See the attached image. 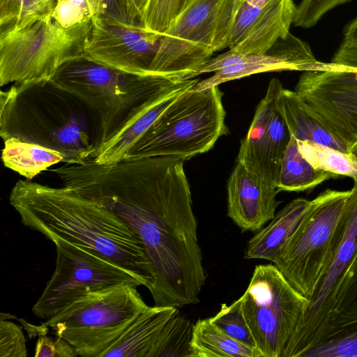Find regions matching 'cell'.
<instances>
[{
    "instance_id": "1",
    "label": "cell",
    "mask_w": 357,
    "mask_h": 357,
    "mask_svg": "<svg viewBox=\"0 0 357 357\" xmlns=\"http://www.w3.org/2000/svg\"><path fill=\"white\" fill-rule=\"evenodd\" d=\"M184 161L157 156L102 165L89 160L54 169L63 186L107 208L140 238L156 306L199 303L207 276Z\"/></svg>"
},
{
    "instance_id": "2",
    "label": "cell",
    "mask_w": 357,
    "mask_h": 357,
    "mask_svg": "<svg viewBox=\"0 0 357 357\" xmlns=\"http://www.w3.org/2000/svg\"><path fill=\"white\" fill-rule=\"evenodd\" d=\"M9 201L25 227L54 243L66 241L108 258L151 290L153 280L142 240L107 208L64 186L29 180L16 183Z\"/></svg>"
},
{
    "instance_id": "3",
    "label": "cell",
    "mask_w": 357,
    "mask_h": 357,
    "mask_svg": "<svg viewBox=\"0 0 357 357\" xmlns=\"http://www.w3.org/2000/svg\"><path fill=\"white\" fill-rule=\"evenodd\" d=\"M182 92L140 137L124 160L174 156L184 160L206 153L229 133L219 86Z\"/></svg>"
},
{
    "instance_id": "4",
    "label": "cell",
    "mask_w": 357,
    "mask_h": 357,
    "mask_svg": "<svg viewBox=\"0 0 357 357\" xmlns=\"http://www.w3.org/2000/svg\"><path fill=\"white\" fill-rule=\"evenodd\" d=\"M92 20L64 28L52 16L22 29L0 31V86L18 93L49 84L70 60L85 54Z\"/></svg>"
},
{
    "instance_id": "5",
    "label": "cell",
    "mask_w": 357,
    "mask_h": 357,
    "mask_svg": "<svg viewBox=\"0 0 357 357\" xmlns=\"http://www.w3.org/2000/svg\"><path fill=\"white\" fill-rule=\"evenodd\" d=\"M183 81L130 74L83 54L63 64L49 84L97 111L102 130L100 144L118 129L134 107Z\"/></svg>"
},
{
    "instance_id": "6",
    "label": "cell",
    "mask_w": 357,
    "mask_h": 357,
    "mask_svg": "<svg viewBox=\"0 0 357 357\" xmlns=\"http://www.w3.org/2000/svg\"><path fill=\"white\" fill-rule=\"evenodd\" d=\"M237 0H191L162 38L151 73L176 80L198 76L215 52L228 47Z\"/></svg>"
},
{
    "instance_id": "7",
    "label": "cell",
    "mask_w": 357,
    "mask_h": 357,
    "mask_svg": "<svg viewBox=\"0 0 357 357\" xmlns=\"http://www.w3.org/2000/svg\"><path fill=\"white\" fill-rule=\"evenodd\" d=\"M137 287L121 283L84 294L44 323L79 356L101 357L149 306Z\"/></svg>"
},
{
    "instance_id": "8",
    "label": "cell",
    "mask_w": 357,
    "mask_h": 357,
    "mask_svg": "<svg viewBox=\"0 0 357 357\" xmlns=\"http://www.w3.org/2000/svg\"><path fill=\"white\" fill-rule=\"evenodd\" d=\"M350 193L326 189L311 200L296 230L273 261L307 300L326 273L340 239Z\"/></svg>"
},
{
    "instance_id": "9",
    "label": "cell",
    "mask_w": 357,
    "mask_h": 357,
    "mask_svg": "<svg viewBox=\"0 0 357 357\" xmlns=\"http://www.w3.org/2000/svg\"><path fill=\"white\" fill-rule=\"evenodd\" d=\"M260 357H282L307 303L274 264L255 266L240 297Z\"/></svg>"
},
{
    "instance_id": "10",
    "label": "cell",
    "mask_w": 357,
    "mask_h": 357,
    "mask_svg": "<svg viewBox=\"0 0 357 357\" xmlns=\"http://www.w3.org/2000/svg\"><path fill=\"white\" fill-rule=\"evenodd\" d=\"M54 245V271L32 307L40 319H50L69 303L93 291L121 283L142 286L130 272L93 250L63 241Z\"/></svg>"
},
{
    "instance_id": "11",
    "label": "cell",
    "mask_w": 357,
    "mask_h": 357,
    "mask_svg": "<svg viewBox=\"0 0 357 357\" xmlns=\"http://www.w3.org/2000/svg\"><path fill=\"white\" fill-rule=\"evenodd\" d=\"M344 208V223L331 263L286 347L282 357H301L319 341L337 314L338 294L345 285L357 259V181Z\"/></svg>"
},
{
    "instance_id": "12",
    "label": "cell",
    "mask_w": 357,
    "mask_h": 357,
    "mask_svg": "<svg viewBox=\"0 0 357 357\" xmlns=\"http://www.w3.org/2000/svg\"><path fill=\"white\" fill-rule=\"evenodd\" d=\"M312 114L347 148L357 146V68L305 71L296 85Z\"/></svg>"
},
{
    "instance_id": "13",
    "label": "cell",
    "mask_w": 357,
    "mask_h": 357,
    "mask_svg": "<svg viewBox=\"0 0 357 357\" xmlns=\"http://www.w3.org/2000/svg\"><path fill=\"white\" fill-rule=\"evenodd\" d=\"M340 64L318 61L305 41L290 32L263 53L240 54L229 50L211 58L198 72L214 74L199 81L195 89L206 90L255 74L287 70L314 71L335 69Z\"/></svg>"
},
{
    "instance_id": "14",
    "label": "cell",
    "mask_w": 357,
    "mask_h": 357,
    "mask_svg": "<svg viewBox=\"0 0 357 357\" xmlns=\"http://www.w3.org/2000/svg\"><path fill=\"white\" fill-rule=\"evenodd\" d=\"M162 34L99 15L92 19L84 53L92 59L130 74L149 76ZM155 76V75H154Z\"/></svg>"
},
{
    "instance_id": "15",
    "label": "cell",
    "mask_w": 357,
    "mask_h": 357,
    "mask_svg": "<svg viewBox=\"0 0 357 357\" xmlns=\"http://www.w3.org/2000/svg\"><path fill=\"white\" fill-rule=\"evenodd\" d=\"M296 8L293 0H270L266 3L238 1L229 50L240 54L265 52L288 35Z\"/></svg>"
},
{
    "instance_id": "16",
    "label": "cell",
    "mask_w": 357,
    "mask_h": 357,
    "mask_svg": "<svg viewBox=\"0 0 357 357\" xmlns=\"http://www.w3.org/2000/svg\"><path fill=\"white\" fill-rule=\"evenodd\" d=\"M197 78L165 89L137 105L118 129L105 142L93 146L89 160L102 165L124 160L140 137L162 112L186 89L195 86Z\"/></svg>"
},
{
    "instance_id": "17",
    "label": "cell",
    "mask_w": 357,
    "mask_h": 357,
    "mask_svg": "<svg viewBox=\"0 0 357 357\" xmlns=\"http://www.w3.org/2000/svg\"><path fill=\"white\" fill-rule=\"evenodd\" d=\"M279 192L276 185L237 162L227 182V215L242 231H258L274 218Z\"/></svg>"
},
{
    "instance_id": "18",
    "label": "cell",
    "mask_w": 357,
    "mask_h": 357,
    "mask_svg": "<svg viewBox=\"0 0 357 357\" xmlns=\"http://www.w3.org/2000/svg\"><path fill=\"white\" fill-rule=\"evenodd\" d=\"M178 312L173 306H148L101 357H160L167 324Z\"/></svg>"
},
{
    "instance_id": "19",
    "label": "cell",
    "mask_w": 357,
    "mask_h": 357,
    "mask_svg": "<svg viewBox=\"0 0 357 357\" xmlns=\"http://www.w3.org/2000/svg\"><path fill=\"white\" fill-rule=\"evenodd\" d=\"M274 107L284 121L290 135L297 140L311 141L350 153L312 114L307 103L295 91L282 87L275 99Z\"/></svg>"
},
{
    "instance_id": "20",
    "label": "cell",
    "mask_w": 357,
    "mask_h": 357,
    "mask_svg": "<svg viewBox=\"0 0 357 357\" xmlns=\"http://www.w3.org/2000/svg\"><path fill=\"white\" fill-rule=\"evenodd\" d=\"M311 201L297 198L281 209L268 225L248 243L245 258L273 262L275 256L296 230L310 206Z\"/></svg>"
},
{
    "instance_id": "21",
    "label": "cell",
    "mask_w": 357,
    "mask_h": 357,
    "mask_svg": "<svg viewBox=\"0 0 357 357\" xmlns=\"http://www.w3.org/2000/svg\"><path fill=\"white\" fill-rule=\"evenodd\" d=\"M282 85L277 78L268 84L264 98L258 105L250 127L242 139L237 162L265 179L264 152L268 121L274 108V101Z\"/></svg>"
},
{
    "instance_id": "22",
    "label": "cell",
    "mask_w": 357,
    "mask_h": 357,
    "mask_svg": "<svg viewBox=\"0 0 357 357\" xmlns=\"http://www.w3.org/2000/svg\"><path fill=\"white\" fill-rule=\"evenodd\" d=\"M61 151L20 137L4 139L2 160L5 167L31 180L49 167L64 162Z\"/></svg>"
},
{
    "instance_id": "23",
    "label": "cell",
    "mask_w": 357,
    "mask_h": 357,
    "mask_svg": "<svg viewBox=\"0 0 357 357\" xmlns=\"http://www.w3.org/2000/svg\"><path fill=\"white\" fill-rule=\"evenodd\" d=\"M339 176L316 169L301 154L297 139L291 135L282 160L278 189L280 191L302 192Z\"/></svg>"
},
{
    "instance_id": "24",
    "label": "cell",
    "mask_w": 357,
    "mask_h": 357,
    "mask_svg": "<svg viewBox=\"0 0 357 357\" xmlns=\"http://www.w3.org/2000/svg\"><path fill=\"white\" fill-rule=\"evenodd\" d=\"M301 357H357V314L337 313Z\"/></svg>"
},
{
    "instance_id": "25",
    "label": "cell",
    "mask_w": 357,
    "mask_h": 357,
    "mask_svg": "<svg viewBox=\"0 0 357 357\" xmlns=\"http://www.w3.org/2000/svg\"><path fill=\"white\" fill-rule=\"evenodd\" d=\"M191 347L194 357H259L256 350L225 333L210 318L194 324Z\"/></svg>"
},
{
    "instance_id": "26",
    "label": "cell",
    "mask_w": 357,
    "mask_h": 357,
    "mask_svg": "<svg viewBox=\"0 0 357 357\" xmlns=\"http://www.w3.org/2000/svg\"><path fill=\"white\" fill-rule=\"evenodd\" d=\"M297 143L302 156L314 168L357 181V158L353 152H343L311 141L297 140Z\"/></svg>"
},
{
    "instance_id": "27",
    "label": "cell",
    "mask_w": 357,
    "mask_h": 357,
    "mask_svg": "<svg viewBox=\"0 0 357 357\" xmlns=\"http://www.w3.org/2000/svg\"><path fill=\"white\" fill-rule=\"evenodd\" d=\"M50 139L52 147L64 154L63 162L67 164H83L88 161L94 146L89 145L83 123L75 116L53 128Z\"/></svg>"
},
{
    "instance_id": "28",
    "label": "cell",
    "mask_w": 357,
    "mask_h": 357,
    "mask_svg": "<svg viewBox=\"0 0 357 357\" xmlns=\"http://www.w3.org/2000/svg\"><path fill=\"white\" fill-rule=\"evenodd\" d=\"M289 139L287 125L274 107L266 130L264 163L265 179L277 188L282 160Z\"/></svg>"
},
{
    "instance_id": "29",
    "label": "cell",
    "mask_w": 357,
    "mask_h": 357,
    "mask_svg": "<svg viewBox=\"0 0 357 357\" xmlns=\"http://www.w3.org/2000/svg\"><path fill=\"white\" fill-rule=\"evenodd\" d=\"M210 320L231 337L257 351L255 338L243 312L240 298L229 305L222 304L219 312L210 317Z\"/></svg>"
},
{
    "instance_id": "30",
    "label": "cell",
    "mask_w": 357,
    "mask_h": 357,
    "mask_svg": "<svg viewBox=\"0 0 357 357\" xmlns=\"http://www.w3.org/2000/svg\"><path fill=\"white\" fill-rule=\"evenodd\" d=\"M104 12V0H57L52 16L61 26L68 28L90 22Z\"/></svg>"
},
{
    "instance_id": "31",
    "label": "cell",
    "mask_w": 357,
    "mask_h": 357,
    "mask_svg": "<svg viewBox=\"0 0 357 357\" xmlns=\"http://www.w3.org/2000/svg\"><path fill=\"white\" fill-rule=\"evenodd\" d=\"M182 0H149L142 26L158 33H165L180 13Z\"/></svg>"
},
{
    "instance_id": "32",
    "label": "cell",
    "mask_w": 357,
    "mask_h": 357,
    "mask_svg": "<svg viewBox=\"0 0 357 357\" xmlns=\"http://www.w3.org/2000/svg\"><path fill=\"white\" fill-rule=\"evenodd\" d=\"M351 0H302L296 6L293 24L304 29L314 26L335 7Z\"/></svg>"
},
{
    "instance_id": "33",
    "label": "cell",
    "mask_w": 357,
    "mask_h": 357,
    "mask_svg": "<svg viewBox=\"0 0 357 357\" xmlns=\"http://www.w3.org/2000/svg\"><path fill=\"white\" fill-rule=\"evenodd\" d=\"M22 328L6 318L0 321V357H26Z\"/></svg>"
},
{
    "instance_id": "34",
    "label": "cell",
    "mask_w": 357,
    "mask_h": 357,
    "mask_svg": "<svg viewBox=\"0 0 357 357\" xmlns=\"http://www.w3.org/2000/svg\"><path fill=\"white\" fill-rule=\"evenodd\" d=\"M331 62L357 68V17L344 29L342 41Z\"/></svg>"
},
{
    "instance_id": "35",
    "label": "cell",
    "mask_w": 357,
    "mask_h": 357,
    "mask_svg": "<svg viewBox=\"0 0 357 357\" xmlns=\"http://www.w3.org/2000/svg\"><path fill=\"white\" fill-rule=\"evenodd\" d=\"M57 0H23L22 10L16 24L8 29L24 28L52 14Z\"/></svg>"
},
{
    "instance_id": "36",
    "label": "cell",
    "mask_w": 357,
    "mask_h": 357,
    "mask_svg": "<svg viewBox=\"0 0 357 357\" xmlns=\"http://www.w3.org/2000/svg\"><path fill=\"white\" fill-rule=\"evenodd\" d=\"M35 357H77L75 348L59 336L40 335L36 343Z\"/></svg>"
},
{
    "instance_id": "37",
    "label": "cell",
    "mask_w": 357,
    "mask_h": 357,
    "mask_svg": "<svg viewBox=\"0 0 357 357\" xmlns=\"http://www.w3.org/2000/svg\"><path fill=\"white\" fill-rule=\"evenodd\" d=\"M336 312L337 314H357V259L345 285L338 294Z\"/></svg>"
},
{
    "instance_id": "38",
    "label": "cell",
    "mask_w": 357,
    "mask_h": 357,
    "mask_svg": "<svg viewBox=\"0 0 357 357\" xmlns=\"http://www.w3.org/2000/svg\"><path fill=\"white\" fill-rule=\"evenodd\" d=\"M103 15L114 21L127 24L142 26L130 0H104Z\"/></svg>"
},
{
    "instance_id": "39",
    "label": "cell",
    "mask_w": 357,
    "mask_h": 357,
    "mask_svg": "<svg viewBox=\"0 0 357 357\" xmlns=\"http://www.w3.org/2000/svg\"><path fill=\"white\" fill-rule=\"evenodd\" d=\"M23 0H0V30L14 26L20 16Z\"/></svg>"
},
{
    "instance_id": "40",
    "label": "cell",
    "mask_w": 357,
    "mask_h": 357,
    "mask_svg": "<svg viewBox=\"0 0 357 357\" xmlns=\"http://www.w3.org/2000/svg\"><path fill=\"white\" fill-rule=\"evenodd\" d=\"M18 93L14 86L8 91L1 92V129L8 123L10 112Z\"/></svg>"
},
{
    "instance_id": "41",
    "label": "cell",
    "mask_w": 357,
    "mask_h": 357,
    "mask_svg": "<svg viewBox=\"0 0 357 357\" xmlns=\"http://www.w3.org/2000/svg\"><path fill=\"white\" fill-rule=\"evenodd\" d=\"M130 1L142 23V16L149 0H130Z\"/></svg>"
},
{
    "instance_id": "42",
    "label": "cell",
    "mask_w": 357,
    "mask_h": 357,
    "mask_svg": "<svg viewBox=\"0 0 357 357\" xmlns=\"http://www.w3.org/2000/svg\"><path fill=\"white\" fill-rule=\"evenodd\" d=\"M191 0H182L181 1V10L184 8L185 7L188 3ZM181 12V11H180Z\"/></svg>"
},
{
    "instance_id": "43",
    "label": "cell",
    "mask_w": 357,
    "mask_h": 357,
    "mask_svg": "<svg viewBox=\"0 0 357 357\" xmlns=\"http://www.w3.org/2000/svg\"><path fill=\"white\" fill-rule=\"evenodd\" d=\"M351 152H353L357 158V146L352 150Z\"/></svg>"
},
{
    "instance_id": "44",
    "label": "cell",
    "mask_w": 357,
    "mask_h": 357,
    "mask_svg": "<svg viewBox=\"0 0 357 357\" xmlns=\"http://www.w3.org/2000/svg\"><path fill=\"white\" fill-rule=\"evenodd\" d=\"M238 1H242V0H238Z\"/></svg>"
}]
</instances>
